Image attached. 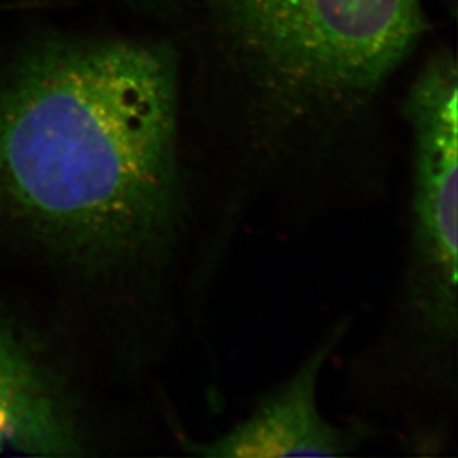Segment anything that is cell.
<instances>
[{"label": "cell", "mask_w": 458, "mask_h": 458, "mask_svg": "<svg viewBox=\"0 0 458 458\" xmlns=\"http://www.w3.org/2000/svg\"><path fill=\"white\" fill-rule=\"evenodd\" d=\"M0 207L108 261L164 251L182 211L173 56L107 42L27 61L0 91Z\"/></svg>", "instance_id": "1"}, {"label": "cell", "mask_w": 458, "mask_h": 458, "mask_svg": "<svg viewBox=\"0 0 458 458\" xmlns=\"http://www.w3.org/2000/svg\"><path fill=\"white\" fill-rule=\"evenodd\" d=\"M225 11L257 61L315 97L371 91L424 30L420 0H225Z\"/></svg>", "instance_id": "2"}, {"label": "cell", "mask_w": 458, "mask_h": 458, "mask_svg": "<svg viewBox=\"0 0 458 458\" xmlns=\"http://www.w3.org/2000/svg\"><path fill=\"white\" fill-rule=\"evenodd\" d=\"M405 114L412 131L411 242L405 307L423 352L445 360L457 340L458 74L433 56L415 78Z\"/></svg>", "instance_id": "3"}, {"label": "cell", "mask_w": 458, "mask_h": 458, "mask_svg": "<svg viewBox=\"0 0 458 458\" xmlns=\"http://www.w3.org/2000/svg\"><path fill=\"white\" fill-rule=\"evenodd\" d=\"M335 335L322 343L294 376L273 390L251 415L232 430L204 444L187 442L198 457L284 458L342 457L356 446L353 433L325 419L318 403V386Z\"/></svg>", "instance_id": "4"}, {"label": "cell", "mask_w": 458, "mask_h": 458, "mask_svg": "<svg viewBox=\"0 0 458 458\" xmlns=\"http://www.w3.org/2000/svg\"><path fill=\"white\" fill-rule=\"evenodd\" d=\"M73 454L78 435L60 396L21 343L0 324V448Z\"/></svg>", "instance_id": "5"}]
</instances>
